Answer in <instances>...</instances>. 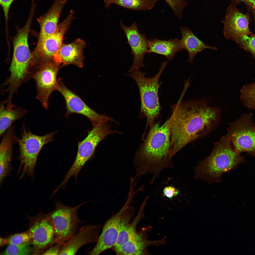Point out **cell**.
Returning <instances> with one entry per match:
<instances>
[{
    "label": "cell",
    "mask_w": 255,
    "mask_h": 255,
    "mask_svg": "<svg viewBox=\"0 0 255 255\" xmlns=\"http://www.w3.org/2000/svg\"><path fill=\"white\" fill-rule=\"evenodd\" d=\"M62 245L60 244H55L43 253L44 255H59Z\"/></svg>",
    "instance_id": "obj_34"
},
{
    "label": "cell",
    "mask_w": 255,
    "mask_h": 255,
    "mask_svg": "<svg viewBox=\"0 0 255 255\" xmlns=\"http://www.w3.org/2000/svg\"><path fill=\"white\" fill-rule=\"evenodd\" d=\"M173 10L175 16L179 19L182 18L184 8L188 4L184 0H164Z\"/></svg>",
    "instance_id": "obj_32"
},
{
    "label": "cell",
    "mask_w": 255,
    "mask_h": 255,
    "mask_svg": "<svg viewBox=\"0 0 255 255\" xmlns=\"http://www.w3.org/2000/svg\"><path fill=\"white\" fill-rule=\"evenodd\" d=\"M101 227L99 224L89 225L79 229L73 236L62 245L59 255H74L84 245L97 242Z\"/></svg>",
    "instance_id": "obj_17"
},
{
    "label": "cell",
    "mask_w": 255,
    "mask_h": 255,
    "mask_svg": "<svg viewBox=\"0 0 255 255\" xmlns=\"http://www.w3.org/2000/svg\"><path fill=\"white\" fill-rule=\"evenodd\" d=\"M158 0H104L105 7L114 4L127 8L139 11L152 9Z\"/></svg>",
    "instance_id": "obj_26"
},
{
    "label": "cell",
    "mask_w": 255,
    "mask_h": 255,
    "mask_svg": "<svg viewBox=\"0 0 255 255\" xmlns=\"http://www.w3.org/2000/svg\"><path fill=\"white\" fill-rule=\"evenodd\" d=\"M240 101L247 108L255 110V83L244 85L240 90Z\"/></svg>",
    "instance_id": "obj_27"
},
{
    "label": "cell",
    "mask_w": 255,
    "mask_h": 255,
    "mask_svg": "<svg viewBox=\"0 0 255 255\" xmlns=\"http://www.w3.org/2000/svg\"><path fill=\"white\" fill-rule=\"evenodd\" d=\"M251 113L244 114L229 123L226 135L233 148L240 154L246 152L255 157V124Z\"/></svg>",
    "instance_id": "obj_9"
},
{
    "label": "cell",
    "mask_w": 255,
    "mask_h": 255,
    "mask_svg": "<svg viewBox=\"0 0 255 255\" xmlns=\"http://www.w3.org/2000/svg\"><path fill=\"white\" fill-rule=\"evenodd\" d=\"M148 53H154L165 56L172 60L178 52L183 50L180 40L175 38L163 40L154 38L149 41Z\"/></svg>",
    "instance_id": "obj_25"
},
{
    "label": "cell",
    "mask_w": 255,
    "mask_h": 255,
    "mask_svg": "<svg viewBox=\"0 0 255 255\" xmlns=\"http://www.w3.org/2000/svg\"><path fill=\"white\" fill-rule=\"evenodd\" d=\"M240 0H232L233 3H238Z\"/></svg>",
    "instance_id": "obj_37"
},
{
    "label": "cell",
    "mask_w": 255,
    "mask_h": 255,
    "mask_svg": "<svg viewBox=\"0 0 255 255\" xmlns=\"http://www.w3.org/2000/svg\"><path fill=\"white\" fill-rule=\"evenodd\" d=\"M30 243L19 245H8L6 249L1 253V255H28L31 252L29 246Z\"/></svg>",
    "instance_id": "obj_28"
},
{
    "label": "cell",
    "mask_w": 255,
    "mask_h": 255,
    "mask_svg": "<svg viewBox=\"0 0 255 255\" xmlns=\"http://www.w3.org/2000/svg\"><path fill=\"white\" fill-rule=\"evenodd\" d=\"M23 127L21 138L17 141L19 148L20 178L26 175L32 177L39 153L45 145L54 140L53 136L58 131L40 136Z\"/></svg>",
    "instance_id": "obj_6"
},
{
    "label": "cell",
    "mask_w": 255,
    "mask_h": 255,
    "mask_svg": "<svg viewBox=\"0 0 255 255\" xmlns=\"http://www.w3.org/2000/svg\"><path fill=\"white\" fill-rule=\"evenodd\" d=\"M104 121L93 126L89 131L87 137L78 143V150L75 160L71 167L66 173L64 179L67 183L73 176L75 178V183L82 168L92 157L95 150L99 142L107 136L115 133H119L111 128V126Z\"/></svg>",
    "instance_id": "obj_7"
},
{
    "label": "cell",
    "mask_w": 255,
    "mask_h": 255,
    "mask_svg": "<svg viewBox=\"0 0 255 255\" xmlns=\"http://www.w3.org/2000/svg\"><path fill=\"white\" fill-rule=\"evenodd\" d=\"M7 238H0V246H2L5 244H7Z\"/></svg>",
    "instance_id": "obj_36"
},
{
    "label": "cell",
    "mask_w": 255,
    "mask_h": 255,
    "mask_svg": "<svg viewBox=\"0 0 255 255\" xmlns=\"http://www.w3.org/2000/svg\"><path fill=\"white\" fill-rule=\"evenodd\" d=\"M244 3L252 11L255 13V0H240Z\"/></svg>",
    "instance_id": "obj_35"
},
{
    "label": "cell",
    "mask_w": 255,
    "mask_h": 255,
    "mask_svg": "<svg viewBox=\"0 0 255 255\" xmlns=\"http://www.w3.org/2000/svg\"><path fill=\"white\" fill-rule=\"evenodd\" d=\"M169 62L167 60L162 63L157 73L151 78L146 77L145 74L139 69H134L129 74H125L134 79L138 88L141 101L140 116L146 118V129L149 126L151 128L153 126L155 120L160 114L161 107L158 96L159 81Z\"/></svg>",
    "instance_id": "obj_4"
},
{
    "label": "cell",
    "mask_w": 255,
    "mask_h": 255,
    "mask_svg": "<svg viewBox=\"0 0 255 255\" xmlns=\"http://www.w3.org/2000/svg\"><path fill=\"white\" fill-rule=\"evenodd\" d=\"M243 158L233 148L226 135L215 144L210 155L200 163L198 170L208 178H217L223 173L243 162Z\"/></svg>",
    "instance_id": "obj_5"
},
{
    "label": "cell",
    "mask_w": 255,
    "mask_h": 255,
    "mask_svg": "<svg viewBox=\"0 0 255 255\" xmlns=\"http://www.w3.org/2000/svg\"><path fill=\"white\" fill-rule=\"evenodd\" d=\"M56 90L65 99L67 110L65 117L73 113L81 114L87 118L93 126L104 121H111L116 123L111 117L104 114L100 115L89 107L80 97L65 86L62 78L57 79Z\"/></svg>",
    "instance_id": "obj_11"
},
{
    "label": "cell",
    "mask_w": 255,
    "mask_h": 255,
    "mask_svg": "<svg viewBox=\"0 0 255 255\" xmlns=\"http://www.w3.org/2000/svg\"><path fill=\"white\" fill-rule=\"evenodd\" d=\"M29 230L32 234L36 254L47 246L53 245L55 232L48 215L35 220Z\"/></svg>",
    "instance_id": "obj_18"
},
{
    "label": "cell",
    "mask_w": 255,
    "mask_h": 255,
    "mask_svg": "<svg viewBox=\"0 0 255 255\" xmlns=\"http://www.w3.org/2000/svg\"><path fill=\"white\" fill-rule=\"evenodd\" d=\"M86 43L83 40L78 38L68 44H63L54 55L53 60L61 66L73 64L80 68L83 66V51Z\"/></svg>",
    "instance_id": "obj_19"
},
{
    "label": "cell",
    "mask_w": 255,
    "mask_h": 255,
    "mask_svg": "<svg viewBox=\"0 0 255 255\" xmlns=\"http://www.w3.org/2000/svg\"><path fill=\"white\" fill-rule=\"evenodd\" d=\"M66 3V0H55L48 11L37 18L40 28L39 38L49 35L55 31L61 12Z\"/></svg>",
    "instance_id": "obj_22"
},
{
    "label": "cell",
    "mask_w": 255,
    "mask_h": 255,
    "mask_svg": "<svg viewBox=\"0 0 255 255\" xmlns=\"http://www.w3.org/2000/svg\"><path fill=\"white\" fill-rule=\"evenodd\" d=\"M37 66L32 77L36 84V98L47 109L51 95L56 90L57 74L61 66L53 60L39 62Z\"/></svg>",
    "instance_id": "obj_10"
},
{
    "label": "cell",
    "mask_w": 255,
    "mask_h": 255,
    "mask_svg": "<svg viewBox=\"0 0 255 255\" xmlns=\"http://www.w3.org/2000/svg\"><path fill=\"white\" fill-rule=\"evenodd\" d=\"M14 0H0V4L1 6L5 18L6 26L7 25L9 14L10 6ZM25 1L26 0H23Z\"/></svg>",
    "instance_id": "obj_33"
},
{
    "label": "cell",
    "mask_w": 255,
    "mask_h": 255,
    "mask_svg": "<svg viewBox=\"0 0 255 255\" xmlns=\"http://www.w3.org/2000/svg\"><path fill=\"white\" fill-rule=\"evenodd\" d=\"M89 201L73 207L66 206L59 200L56 202L55 209L48 215L55 232L53 245L58 243L62 245L76 234L79 225L84 223L78 216V211Z\"/></svg>",
    "instance_id": "obj_8"
},
{
    "label": "cell",
    "mask_w": 255,
    "mask_h": 255,
    "mask_svg": "<svg viewBox=\"0 0 255 255\" xmlns=\"http://www.w3.org/2000/svg\"><path fill=\"white\" fill-rule=\"evenodd\" d=\"M34 13H30L26 22L18 28L13 40V51L9 70L10 74L2 85L5 91L13 95L21 85L32 78L34 71L31 68L32 57L28 42V35Z\"/></svg>",
    "instance_id": "obj_3"
},
{
    "label": "cell",
    "mask_w": 255,
    "mask_h": 255,
    "mask_svg": "<svg viewBox=\"0 0 255 255\" xmlns=\"http://www.w3.org/2000/svg\"><path fill=\"white\" fill-rule=\"evenodd\" d=\"M173 183H166L162 187L161 191V196L172 200L174 198L179 196L180 191L179 188Z\"/></svg>",
    "instance_id": "obj_31"
},
{
    "label": "cell",
    "mask_w": 255,
    "mask_h": 255,
    "mask_svg": "<svg viewBox=\"0 0 255 255\" xmlns=\"http://www.w3.org/2000/svg\"><path fill=\"white\" fill-rule=\"evenodd\" d=\"M147 201L144 200L136 216L132 221H130L135 214L132 206H129L125 209L121 218L117 242L114 247L120 246L127 242L136 232V227L139 221L144 216V210Z\"/></svg>",
    "instance_id": "obj_20"
},
{
    "label": "cell",
    "mask_w": 255,
    "mask_h": 255,
    "mask_svg": "<svg viewBox=\"0 0 255 255\" xmlns=\"http://www.w3.org/2000/svg\"><path fill=\"white\" fill-rule=\"evenodd\" d=\"M178 102L171 106L170 129V151L173 157L188 143L204 136L217 127L220 112L201 101Z\"/></svg>",
    "instance_id": "obj_1"
},
{
    "label": "cell",
    "mask_w": 255,
    "mask_h": 255,
    "mask_svg": "<svg viewBox=\"0 0 255 255\" xmlns=\"http://www.w3.org/2000/svg\"><path fill=\"white\" fill-rule=\"evenodd\" d=\"M121 29L127 37L128 43L131 48V54L133 56L132 65L128 73L130 72L134 69H139L144 67L143 62L144 55L148 53L149 41L144 33H140L137 23H133L130 26H125L122 21L120 22Z\"/></svg>",
    "instance_id": "obj_15"
},
{
    "label": "cell",
    "mask_w": 255,
    "mask_h": 255,
    "mask_svg": "<svg viewBox=\"0 0 255 255\" xmlns=\"http://www.w3.org/2000/svg\"><path fill=\"white\" fill-rule=\"evenodd\" d=\"M235 41L241 47L250 52L255 59V36L244 35L240 37Z\"/></svg>",
    "instance_id": "obj_29"
},
{
    "label": "cell",
    "mask_w": 255,
    "mask_h": 255,
    "mask_svg": "<svg viewBox=\"0 0 255 255\" xmlns=\"http://www.w3.org/2000/svg\"><path fill=\"white\" fill-rule=\"evenodd\" d=\"M152 229L150 225L142 228L137 231L128 242L119 246L114 247L117 255H142L149 254L147 250L148 246H156L165 244V238L161 240L150 241L148 239L147 233Z\"/></svg>",
    "instance_id": "obj_16"
},
{
    "label": "cell",
    "mask_w": 255,
    "mask_h": 255,
    "mask_svg": "<svg viewBox=\"0 0 255 255\" xmlns=\"http://www.w3.org/2000/svg\"><path fill=\"white\" fill-rule=\"evenodd\" d=\"M180 30L182 36V38L180 40L181 43L183 50H186L188 52V62L192 63L195 56L204 49L217 50L216 47L209 46L204 43L197 37L188 27L181 26Z\"/></svg>",
    "instance_id": "obj_23"
},
{
    "label": "cell",
    "mask_w": 255,
    "mask_h": 255,
    "mask_svg": "<svg viewBox=\"0 0 255 255\" xmlns=\"http://www.w3.org/2000/svg\"><path fill=\"white\" fill-rule=\"evenodd\" d=\"M170 118L161 126L154 124L137 151L133 160L137 180L151 173L149 184H152L163 170L173 167L170 151Z\"/></svg>",
    "instance_id": "obj_2"
},
{
    "label": "cell",
    "mask_w": 255,
    "mask_h": 255,
    "mask_svg": "<svg viewBox=\"0 0 255 255\" xmlns=\"http://www.w3.org/2000/svg\"><path fill=\"white\" fill-rule=\"evenodd\" d=\"M27 112L23 108L17 107L6 99L1 102L0 136L5 133L14 121L22 118Z\"/></svg>",
    "instance_id": "obj_24"
},
{
    "label": "cell",
    "mask_w": 255,
    "mask_h": 255,
    "mask_svg": "<svg viewBox=\"0 0 255 255\" xmlns=\"http://www.w3.org/2000/svg\"><path fill=\"white\" fill-rule=\"evenodd\" d=\"M250 19L248 14L242 13L235 4H230L227 8L225 17L222 21L224 36L227 39L235 41L244 35L255 36L249 28Z\"/></svg>",
    "instance_id": "obj_14"
},
{
    "label": "cell",
    "mask_w": 255,
    "mask_h": 255,
    "mask_svg": "<svg viewBox=\"0 0 255 255\" xmlns=\"http://www.w3.org/2000/svg\"><path fill=\"white\" fill-rule=\"evenodd\" d=\"M133 198L132 196L128 195L121 208L106 221L96 245L90 251H87L88 255H98L115 246L118 237L121 216L126 208L130 205Z\"/></svg>",
    "instance_id": "obj_13"
},
{
    "label": "cell",
    "mask_w": 255,
    "mask_h": 255,
    "mask_svg": "<svg viewBox=\"0 0 255 255\" xmlns=\"http://www.w3.org/2000/svg\"><path fill=\"white\" fill-rule=\"evenodd\" d=\"M5 133L0 145V185L9 173L13 147L17 139L13 128H8Z\"/></svg>",
    "instance_id": "obj_21"
},
{
    "label": "cell",
    "mask_w": 255,
    "mask_h": 255,
    "mask_svg": "<svg viewBox=\"0 0 255 255\" xmlns=\"http://www.w3.org/2000/svg\"><path fill=\"white\" fill-rule=\"evenodd\" d=\"M74 12L71 10L66 18L58 25L55 31L52 34L39 38L32 56L41 62L53 60L54 55L63 44L64 37L74 18Z\"/></svg>",
    "instance_id": "obj_12"
},
{
    "label": "cell",
    "mask_w": 255,
    "mask_h": 255,
    "mask_svg": "<svg viewBox=\"0 0 255 255\" xmlns=\"http://www.w3.org/2000/svg\"><path fill=\"white\" fill-rule=\"evenodd\" d=\"M31 233L29 230L21 233L15 234L7 238V244L19 245L29 242L32 239Z\"/></svg>",
    "instance_id": "obj_30"
}]
</instances>
